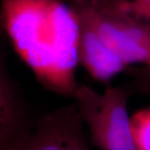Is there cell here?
<instances>
[{"label": "cell", "mask_w": 150, "mask_h": 150, "mask_svg": "<svg viewBox=\"0 0 150 150\" xmlns=\"http://www.w3.org/2000/svg\"><path fill=\"white\" fill-rule=\"evenodd\" d=\"M0 22L38 83L54 93L73 97L79 86L80 21L76 9L59 0H2Z\"/></svg>", "instance_id": "cell-1"}, {"label": "cell", "mask_w": 150, "mask_h": 150, "mask_svg": "<svg viewBox=\"0 0 150 150\" xmlns=\"http://www.w3.org/2000/svg\"><path fill=\"white\" fill-rule=\"evenodd\" d=\"M72 98L93 146L100 150H137L124 88L110 86L98 92L79 84Z\"/></svg>", "instance_id": "cell-2"}, {"label": "cell", "mask_w": 150, "mask_h": 150, "mask_svg": "<svg viewBox=\"0 0 150 150\" xmlns=\"http://www.w3.org/2000/svg\"><path fill=\"white\" fill-rule=\"evenodd\" d=\"M102 40L125 64L150 68V25L115 9L112 5L81 7Z\"/></svg>", "instance_id": "cell-3"}, {"label": "cell", "mask_w": 150, "mask_h": 150, "mask_svg": "<svg viewBox=\"0 0 150 150\" xmlns=\"http://www.w3.org/2000/svg\"><path fill=\"white\" fill-rule=\"evenodd\" d=\"M74 103L33 120L8 150H91Z\"/></svg>", "instance_id": "cell-4"}, {"label": "cell", "mask_w": 150, "mask_h": 150, "mask_svg": "<svg viewBox=\"0 0 150 150\" xmlns=\"http://www.w3.org/2000/svg\"><path fill=\"white\" fill-rule=\"evenodd\" d=\"M76 11L80 21L79 63L94 80L108 82L127 65L103 41L85 13L79 8Z\"/></svg>", "instance_id": "cell-5"}, {"label": "cell", "mask_w": 150, "mask_h": 150, "mask_svg": "<svg viewBox=\"0 0 150 150\" xmlns=\"http://www.w3.org/2000/svg\"><path fill=\"white\" fill-rule=\"evenodd\" d=\"M32 122L11 83L0 70V150L8 149Z\"/></svg>", "instance_id": "cell-6"}, {"label": "cell", "mask_w": 150, "mask_h": 150, "mask_svg": "<svg viewBox=\"0 0 150 150\" xmlns=\"http://www.w3.org/2000/svg\"><path fill=\"white\" fill-rule=\"evenodd\" d=\"M130 126L137 150H150V108L134 112L130 117Z\"/></svg>", "instance_id": "cell-7"}, {"label": "cell", "mask_w": 150, "mask_h": 150, "mask_svg": "<svg viewBox=\"0 0 150 150\" xmlns=\"http://www.w3.org/2000/svg\"><path fill=\"white\" fill-rule=\"evenodd\" d=\"M112 6L124 14L150 25V0H118Z\"/></svg>", "instance_id": "cell-8"}]
</instances>
